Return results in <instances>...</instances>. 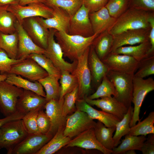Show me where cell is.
Instances as JSON below:
<instances>
[{"label":"cell","instance_id":"d6986e66","mask_svg":"<svg viewBox=\"0 0 154 154\" xmlns=\"http://www.w3.org/2000/svg\"><path fill=\"white\" fill-rule=\"evenodd\" d=\"M15 27L19 39L17 59L26 58L29 55L32 53L44 54L45 50L38 46L33 42L21 24L17 20Z\"/></svg>","mask_w":154,"mask_h":154},{"label":"cell","instance_id":"2e32d148","mask_svg":"<svg viewBox=\"0 0 154 154\" xmlns=\"http://www.w3.org/2000/svg\"><path fill=\"white\" fill-rule=\"evenodd\" d=\"M150 29L128 30L113 36L111 52L119 47L126 45H133L149 40Z\"/></svg>","mask_w":154,"mask_h":154},{"label":"cell","instance_id":"f907efd6","mask_svg":"<svg viewBox=\"0 0 154 154\" xmlns=\"http://www.w3.org/2000/svg\"><path fill=\"white\" fill-rule=\"evenodd\" d=\"M148 22L150 26L149 39L151 45L149 54V56H151L154 55V12L151 13L148 18Z\"/></svg>","mask_w":154,"mask_h":154},{"label":"cell","instance_id":"5b68a950","mask_svg":"<svg viewBox=\"0 0 154 154\" xmlns=\"http://www.w3.org/2000/svg\"><path fill=\"white\" fill-rule=\"evenodd\" d=\"M133 84L132 102L134 104V107L130 127L140 120L139 115L140 108L144 100L148 93L154 90V80L152 78L144 79L133 76Z\"/></svg>","mask_w":154,"mask_h":154},{"label":"cell","instance_id":"8d00e7d4","mask_svg":"<svg viewBox=\"0 0 154 154\" xmlns=\"http://www.w3.org/2000/svg\"><path fill=\"white\" fill-rule=\"evenodd\" d=\"M112 96L116 98L117 94L113 83L106 75L95 92L87 97L90 99L94 100Z\"/></svg>","mask_w":154,"mask_h":154},{"label":"cell","instance_id":"5bb4252c","mask_svg":"<svg viewBox=\"0 0 154 154\" xmlns=\"http://www.w3.org/2000/svg\"><path fill=\"white\" fill-rule=\"evenodd\" d=\"M89 14L88 10L82 5L71 19L68 34L85 37L93 35Z\"/></svg>","mask_w":154,"mask_h":154},{"label":"cell","instance_id":"ac0fdd59","mask_svg":"<svg viewBox=\"0 0 154 154\" xmlns=\"http://www.w3.org/2000/svg\"><path fill=\"white\" fill-rule=\"evenodd\" d=\"M83 98L90 105L96 106L102 111L117 117L120 120L123 118L128 110L114 96L106 97L96 100H91L86 96Z\"/></svg>","mask_w":154,"mask_h":154},{"label":"cell","instance_id":"680465c9","mask_svg":"<svg viewBox=\"0 0 154 154\" xmlns=\"http://www.w3.org/2000/svg\"><path fill=\"white\" fill-rule=\"evenodd\" d=\"M1 149L0 148V149Z\"/></svg>","mask_w":154,"mask_h":154},{"label":"cell","instance_id":"ee69618b","mask_svg":"<svg viewBox=\"0 0 154 154\" xmlns=\"http://www.w3.org/2000/svg\"><path fill=\"white\" fill-rule=\"evenodd\" d=\"M39 109L31 111L22 119L25 128L28 134L40 133L37 125V117Z\"/></svg>","mask_w":154,"mask_h":154},{"label":"cell","instance_id":"836d02e7","mask_svg":"<svg viewBox=\"0 0 154 154\" xmlns=\"http://www.w3.org/2000/svg\"><path fill=\"white\" fill-rule=\"evenodd\" d=\"M59 80L58 78L48 75L38 80L45 90L47 102L52 99L59 100L60 89Z\"/></svg>","mask_w":154,"mask_h":154},{"label":"cell","instance_id":"ffe728a7","mask_svg":"<svg viewBox=\"0 0 154 154\" xmlns=\"http://www.w3.org/2000/svg\"><path fill=\"white\" fill-rule=\"evenodd\" d=\"M77 147L86 149H95L104 154H112V150L106 149L98 141L94 128L87 130L70 141L65 147Z\"/></svg>","mask_w":154,"mask_h":154},{"label":"cell","instance_id":"4fadbf2b","mask_svg":"<svg viewBox=\"0 0 154 154\" xmlns=\"http://www.w3.org/2000/svg\"><path fill=\"white\" fill-rule=\"evenodd\" d=\"M52 137L46 134H29L7 154H36Z\"/></svg>","mask_w":154,"mask_h":154},{"label":"cell","instance_id":"4dcf8cb0","mask_svg":"<svg viewBox=\"0 0 154 154\" xmlns=\"http://www.w3.org/2000/svg\"><path fill=\"white\" fill-rule=\"evenodd\" d=\"M116 128V126L107 127L98 121L94 127V134L98 141L106 149L110 150H112L114 147L113 137Z\"/></svg>","mask_w":154,"mask_h":154},{"label":"cell","instance_id":"d590c367","mask_svg":"<svg viewBox=\"0 0 154 154\" xmlns=\"http://www.w3.org/2000/svg\"><path fill=\"white\" fill-rule=\"evenodd\" d=\"M46 5L52 8L56 7L67 12L71 19L82 5V0H45Z\"/></svg>","mask_w":154,"mask_h":154},{"label":"cell","instance_id":"d4e9b609","mask_svg":"<svg viewBox=\"0 0 154 154\" xmlns=\"http://www.w3.org/2000/svg\"><path fill=\"white\" fill-rule=\"evenodd\" d=\"M88 62L91 75L92 82L97 88L104 77L106 75L109 69L98 57L92 45L90 47Z\"/></svg>","mask_w":154,"mask_h":154},{"label":"cell","instance_id":"681fc988","mask_svg":"<svg viewBox=\"0 0 154 154\" xmlns=\"http://www.w3.org/2000/svg\"><path fill=\"white\" fill-rule=\"evenodd\" d=\"M140 151L143 154H154V134H149Z\"/></svg>","mask_w":154,"mask_h":154},{"label":"cell","instance_id":"3957f363","mask_svg":"<svg viewBox=\"0 0 154 154\" xmlns=\"http://www.w3.org/2000/svg\"><path fill=\"white\" fill-rule=\"evenodd\" d=\"M28 134L22 119L8 122L0 128V148L5 149L7 153Z\"/></svg>","mask_w":154,"mask_h":154},{"label":"cell","instance_id":"7402d4cb","mask_svg":"<svg viewBox=\"0 0 154 154\" xmlns=\"http://www.w3.org/2000/svg\"><path fill=\"white\" fill-rule=\"evenodd\" d=\"M46 102L45 98L31 91L24 90L17 102V111L25 114L36 109L43 110Z\"/></svg>","mask_w":154,"mask_h":154},{"label":"cell","instance_id":"484cf974","mask_svg":"<svg viewBox=\"0 0 154 154\" xmlns=\"http://www.w3.org/2000/svg\"><path fill=\"white\" fill-rule=\"evenodd\" d=\"M7 74V76L5 81L8 83L23 90L31 91L45 98L46 93L44 90L43 87L38 81L33 82L14 74Z\"/></svg>","mask_w":154,"mask_h":154},{"label":"cell","instance_id":"9c48e42d","mask_svg":"<svg viewBox=\"0 0 154 154\" xmlns=\"http://www.w3.org/2000/svg\"><path fill=\"white\" fill-rule=\"evenodd\" d=\"M23 90L5 80L0 82V110L5 117L17 111V102Z\"/></svg>","mask_w":154,"mask_h":154},{"label":"cell","instance_id":"db71d44e","mask_svg":"<svg viewBox=\"0 0 154 154\" xmlns=\"http://www.w3.org/2000/svg\"><path fill=\"white\" fill-rule=\"evenodd\" d=\"M36 2H40L45 4V0H19V4L21 5H25L29 3Z\"/></svg>","mask_w":154,"mask_h":154},{"label":"cell","instance_id":"cb8c5ba5","mask_svg":"<svg viewBox=\"0 0 154 154\" xmlns=\"http://www.w3.org/2000/svg\"><path fill=\"white\" fill-rule=\"evenodd\" d=\"M89 16L94 34L98 35L108 31L116 19L110 15L105 7L97 11L89 13Z\"/></svg>","mask_w":154,"mask_h":154},{"label":"cell","instance_id":"7dc6e473","mask_svg":"<svg viewBox=\"0 0 154 154\" xmlns=\"http://www.w3.org/2000/svg\"><path fill=\"white\" fill-rule=\"evenodd\" d=\"M129 8L154 12V0H129Z\"/></svg>","mask_w":154,"mask_h":154},{"label":"cell","instance_id":"83f0119b","mask_svg":"<svg viewBox=\"0 0 154 154\" xmlns=\"http://www.w3.org/2000/svg\"><path fill=\"white\" fill-rule=\"evenodd\" d=\"M151 48L149 40L134 46H122L112 52L114 53L131 56L139 62L149 56V52Z\"/></svg>","mask_w":154,"mask_h":154},{"label":"cell","instance_id":"60d3db41","mask_svg":"<svg viewBox=\"0 0 154 154\" xmlns=\"http://www.w3.org/2000/svg\"><path fill=\"white\" fill-rule=\"evenodd\" d=\"M105 7L110 15L116 19L129 8V0H108Z\"/></svg>","mask_w":154,"mask_h":154},{"label":"cell","instance_id":"8fae6325","mask_svg":"<svg viewBox=\"0 0 154 154\" xmlns=\"http://www.w3.org/2000/svg\"><path fill=\"white\" fill-rule=\"evenodd\" d=\"M109 70L133 75L139 62L128 55L110 53L102 60Z\"/></svg>","mask_w":154,"mask_h":154},{"label":"cell","instance_id":"7a4b0ae2","mask_svg":"<svg viewBox=\"0 0 154 154\" xmlns=\"http://www.w3.org/2000/svg\"><path fill=\"white\" fill-rule=\"evenodd\" d=\"M98 35L94 34L92 36L85 37L56 31L54 37L62 51L64 56L72 61L77 60L92 45Z\"/></svg>","mask_w":154,"mask_h":154},{"label":"cell","instance_id":"816d5d0a","mask_svg":"<svg viewBox=\"0 0 154 154\" xmlns=\"http://www.w3.org/2000/svg\"><path fill=\"white\" fill-rule=\"evenodd\" d=\"M23 113L17 111L15 113L4 118L0 119V128L5 123L13 120L21 119L25 115Z\"/></svg>","mask_w":154,"mask_h":154},{"label":"cell","instance_id":"7c38bea8","mask_svg":"<svg viewBox=\"0 0 154 154\" xmlns=\"http://www.w3.org/2000/svg\"><path fill=\"white\" fill-rule=\"evenodd\" d=\"M8 73L20 75L33 82L38 81L48 75L35 61L29 58L13 65Z\"/></svg>","mask_w":154,"mask_h":154},{"label":"cell","instance_id":"4316f807","mask_svg":"<svg viewBox=\"0 0 154 154\" xmlns=\"http://www.w3.org/2000/svg\"><path fill=\"white\" fill-rule=\"evenodd\" d=\"M113 41V36L108 31L101 33L94 39L91 45L101 60L111 52Z\"/></svg>","mask_w":154,"mask_h":154},{"label":"cell","instance_id":"74e56055","mask_svg":"<svg viewBox=\"0 0 154 154\" xmlns=\"http://www.w3.org/2000/svg\"><path fill=\"white\" fill-rule=\"evenodd\" d=\"M27 58H31L35 61L47 72L48 75L55 77L60 79L61 71L54 66L51 61L44 54L32 53L29 55Z\"/></svg>","mask_w":154,"mask_h":154},{"label":"cell","instance_id":"9f6ffc18","mask_svg":"<svg viewBox=\"0 0 154 154\" xmlns=\"http://www.w3.org/2000/svg\"><path fill=\"white\" fill-rule=\"evenodd\" d=\"M135 150L131 149L125 152V154H136Z\"/></svg>","mask_w":154,"mask_h":154},{"label":"cell","instance_id":"f546056e","mask_svg":"<svg viewBox=\"0 0 154 154\" xmlns=\"http://www.w3.org/2000/svg\"><path fill=\"white\" fill-rule=\"evenodd\" d=\"M146 139V136L144 135H126L124 139L121 140L120 145L113 148L112 154H125V152L131 149L140 151Z\"/></svg>","mask_w":154,"mask_h":154},{"label":"cell","instance_id":"30bf717a","mask_svg":"<svg viewBox=\"0 0 154 154\" xmlns=\"http://www.w3.org/2000/svg\"><path fill=\"white\" fill-rule=\"evenodd\" d=\"M48 29L49 33L48 46L44 55L51 61L54 66L60 71H66L72 73L76 66L77 60L70 63L64 60L61 46L54 40V33L56 30L53 29Z\"/></svg>","mask_w":154,"mask_h":154},{"label":"cell","instance_id":"11a10c76","mask_svg":"<svg viewBox=\"0 0 154 154\" xmlns=\"http://www.w3.org/2000/svg\"><path fill=\"white\" fill-rule=\"evenodd\" d=\"M7 76V74H1L0 73V82L6 80Z\"/></svg>","mask_w":154,"mask_h":154},{"label":"cell","instance_id":"603a6c76","mask_svg":"<svg viewBox=\"0 0 154 154\" xmlns=\"http://www.w3.org/2000/svg\"><path fill=\"white\" fill-rule=\"evenodd\" d=\"M76 106V109L86 112L91 118L97 119L107 127L116 126L120 121L118 118L112 114L93 108L84 98L77 99Z\"/></svg>","mask_w":154,"mask_h":154},{"label":"cell","instance_id":"ab89813d","mask_svg":"<svg viewBox=\"0 0 154 154\" xmlns=\"http://www.w3.org/2000/svg\"><path fill=\"white\" fill-rule=\"evenodd\" d=\"M60 79V89L59 99H61L65 94L72 91L78 85L75 76L66 71H61Z\"/></svg>","mask_w":154,"mask_h":154},{"label":"cell","instance_id":"1f68e13d","mask_svg":"<svg viewBox=\"0 0 154 154\" xmlns=\"http://www.w3.org/2000/svg\"><path fill=\"white\" fill-rule=\"evenodd\" d=\"M18 36L16 31L11 34L0 32V45L1 49L11 58L17 59L18 46Z\"/></svg>","mask_w":154,"mask_h":154},{"label":"cell","instance_id":"6f0895ef","mask_svg":"<svg viewBox=\"0 0 154 154\" xmlns=\"http://www.w3.org/2000/svg\"><path fill=\"white\" fill-rule=\"evenodd\" d=\"M1 46H0V50H1Z\"/></svg>","mask_w":154,"mask_h":154},{"label":"cell","instance_id":"6da1fadb","mask_svg":"<svg viewBox=\"0 0 154 154\" xmlns=\"http://www.w3.org/2000/svg\"><path fill=\"white\" fill-rule=\"evenodd\" d=\"M151 13L134 8H129L116 19L108 31L114 36L128 30L150 29L148 18Z\"/></svg>","mask_w":154,"mask_h":154},{"label":"cell","instance_id":"44dd1931","mask_svg":"<svg viewBox=\"0 0 154 154\" xmlns=\"http://www.w3.org/2000/svg\"><path fill=\"white\" fill-rule=\"evenodd\" d=\"M53 16L44 19L36 17L40 24L46 28L53 29L58 31L68 33L71 18L65 11L59 8L53 7Z\"/></svg>","mask_w":154,"mask_h":154},{"label":"cell","instance_id":"b9f144b4","mask_svg":"<svg viewBox=\"0 0 154 154\" xmlns=\"http://www.w3.org/2000/svg\"><path fill=\"white\" fill-rule=\"evenodd\" d=\"M137 72L133 75L135 77L144 78L154 74V55L149 56L140 61Z\"/></svg>","mask_w":154,"mask_h":154},{"label":"cell","instance_id":"52a82bcc","mask_svg":"<svg viewBox=\"0 0 154 154\" xmlns=\"http://www.w3.org/2000/svg\"><path fill=\"white\" fill-rule=\"evenodd\" d=\"M90 47L77 60L76 66L71 73L75 76L77 80L78 99L88 96L92 90V77L88 62Z\"/></svg>","mask_w":154,"mask_h":154},{"label":"cell","instance_id":"c3c4849f","mask_svg":"<svg viewBox=\"0 0 154 154\" xmlns=\"http://www.w3.org/2000/svg\"><path fill=\"white\" fill-rule=\"evenodd\" d=\"M108 0H82V5L89 13L97 11L105 7Z\"/></svg>","mask_w":154,"mask_h":154},{"label":"cell","instance_id":"8992f818","mask_svg":"<svg viewBox=\"0 0 154 154\" xmlns=\"http://www.w3.org/2000/svg\"><path fill=\"white\" fill-rule=\"evenodd\" d=\"M7 9L13 14L20 23L24 19L28 18L40 17L48 19L53 16V9L40 2L32 3L25 5L18 3L12 5Z\"/></svg>","mask_w":154,"mask_h":154},{"label":"cell","instance_id":"f5cc1de1","mask_svg":"<svg viewBox=\"0 0 154 154\" xmlns=\"http://www.w3.org/2000/svg\"><path fill=\"white\" fill-rule=\"evenodd\" d=\"M19 0H0V8L7 9L10 5L19 3Z\"/></svg>","mask_w":154,"mask_h":154},{"label":"cell","instance_id":"277c9868","mask_svg":"<svg viewBox=\"0 0 154 154\" xmlns=\"http://www.w3.org/2000/svg\"><path fill=\"white\" fill-rule=\"evenodd\" d=\"M106 76L115 87L117 94L116 98L128 109L132 103L133 75L109 70Z\"/></svg>","mask_w":154,"mask_h":154},{"label":"cell","instance_id":"f6af8a7d","mask_svg":"<svg viewBox=\"0 0 154 154\" xmlns=\"http://www.w3.org/2000/svg\"><path fill=\"white\" fill-rule=\"evenodd\" d=\"M25 58L14 59L11 58L3 50H0V72L1 74H8L14 64Z\"/></svg>","mask_w":154,"mask_h":154},{"label":"cell","instance_id":"e0dca14e","mask_svg":"<svg viewBox=\"0 0 154 154\" xmlns=\"http://www.w3.org/2000/svg\"><path fill=\"white\" fill-rule=\"evenodd\" d=\"M64 98L58 100H51L46 103L44 108L45 113L50 123L49 130L47 134L53 137L58 130L64 126L66 118L62 115Z\"/></svg>","mask_w":154,"mask_h":154},{"label":"cell","instance_id":"d6a6232c","mask_svg":"<svg viewBox=\"0 0 154 154\" xmlns=\"http://www.w3.org/2000/svg\"><path fill=\"white\" fill-rule=\"evenodd\" d=\"M133 107L131 106L128 108L123 118L116 124L115 133L113 137L114 147H117L121 143V137L128 134L130 124L133 116Z\"/></svg>","mask_w":154,"mask_h":154},{"label":"cell","instance_id":"ba28073f","mask_svg":"<svg viewBox=\"0 0 154 154\" xmlns=\"http://www.w3.org/2000/svg\"><path fill=\"white\" fill-rule=\"evenodd\" d=\"M96 123L86 112L76 109L73 114L66 117L63 134L72 139L87 130L94 128Z\"/></svg>","mask_w":154,"mask_h":154},{"label":"cell","instance_id":"bcb514c9","mask_svg":"<svg viewBox=\"0 0 154 154\" xmlns=\"http://www.w3.org/2000/svg\"><path fill=\"white\" fill-rule=\"evenodd\" d=\"M37 125L39 133L46 134L48 132L50 126L49 118L42 110H39L37 115Z\"/></svg>","mask_w":154,"mask_h":154},{"label":"cell","instance_id":"9a60e30c","mask_svg":"<svg viewBox=\"0 0 154 154\" xmlns=\"http://www.w3.org/2000/svg\"><path fill=\"white\" fill-rule=\"evenodd\" d=\"M21 24L33 42L38 46L46 50L48 46L49 29L43 26L36 17L25 18Z\"/></svg>","mask_w":154,"mask_h":154},{"label":"cell","instance_id":"7bdbcfd3","mask_svg":"<svg viewBox=\"0 0 154 154\" xmlns=\"http://www.w3.org/2000/svg\"><path fill=\"white\" fill-rule=\"evenodd\" d=\"M78 90L77 86L64 96L62 106V115L64 117L66 118L69 114L76 108V102L78 98Z\"/></svg>","mask_w":154,"mask_h":154},{"label":"cell","instance_id":"e575fe53","mask_svg":"<svg viewBox=\"0 0 154 154\" xmlns=\"http://www.w3.org/2000/svg\"><path fill=\"white\" fill-rule=\"evenodd\" d=\"M130 127L128 134L133 135H144L154 134V112H151L142 121Z\"/></svg>","mask_w":154,"mask_h":154},{"label":"cell","instance_id":"f1b7e54d","mask_svg":"<svg viewBox=\"0 0 154 154\" xmlns=\"http://www.w3.org/2000/svg\"><path fill=\"white\" fill-rule=\"evenodd\" d=\"M64 126L60 127L51 139L36 154H52L65 147L71 139L64 135Z\"/></svg>","mask_w":154,"mask_h":154},{"label":"cell","instance_id":"f35d334b","mask_svg":"<svg viewBox=\"0 0 154 154\" xmlns=\"http://www.w3.org/2000/svg\"><path fill=\"white\" fill-rule=\"evenodd\" d=\"M17 20L10 12L7 9L0 8V32L11 34L16 31L15 24Z\"/></svg>","mask_w":154,"mask_h":154}]
</instances>
